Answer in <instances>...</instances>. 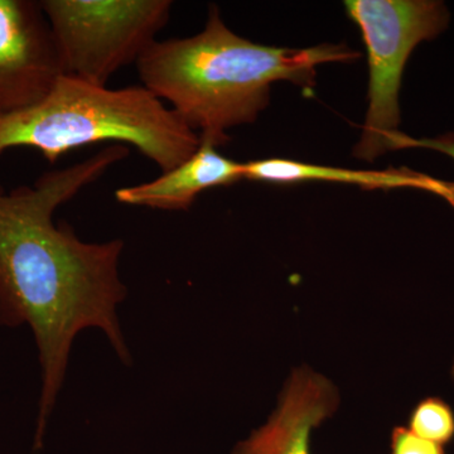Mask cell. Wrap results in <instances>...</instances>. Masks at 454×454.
Instances as JSON below:
<instances>
[{
    "instance_id": "13",
    "label": "cell",
    "mask_w": 454,
    "mask_h": 454,
    "mask_svg": "<svg viewBox=\"0 0 454 454\" xmlns=\"http://www.w3.org/2000/svg\"><path fill=\"white\" fill-rule=\"evenodd\" d=\"M453 376H454V369H453Z\"/></svg>"
},
{
    "instance_id": "6",
    "label": "cell",
    "mask_w": 454,
    "mask_h": 454,
    "mask_svg": "<svg viewBox=\"0 0 454 454\" xmlns=\"http://www.w3.org/2000/svg\"><path fill=\"white\" fill-rule=\"evenodd\" d=\"M65 74L52 29L35 0H0V114L46 97Z\"/></svg>"
},
{
    "instance_id": "12",
    "label": "cell",
    "mask_w": 454,
    "mask_h": 454,
    "mask_svg": "<svg viewBox=\"0 0 454 454\" xmlns=\"http://www.w3.org/2000/svg\"><path fill=\"white\" fill-rule=\"evenodd\" d=\"M396 149L402 148H428L441 153L450 155L454 160V138L453 137H442L437 139H414L411 137L400 133L397 136Z\"/></svg>"
},
{
    "instance_id": "3",
    "label": "cell",
    "mask_w": 454,
    "mask_h": 454,
    "mask_svg": "<svg viewBox=\"0 0 454 454\" xmlns=\"http://www.w3.org/2000/svg\"><path fill=\"white\" fill-rule=\"evenodd\" d=\"M98 143L134 146L163 173L195 153L201 138L143 85L109 89L70 74L38 103L0 114V157L31 148L53 164Z\"/></svg>"
},
{
    "instance_id": "2",
    "label": "cell",
    "mask_w": 454,
    "mask_h": 454,
    "mask_svg": "<svg viewBox=\"0 0 454 454\" xmlns=\"http://www.w3.org/2000/svg\"><path fill=\"white\" fill-rule=\"evenodd\" d=\"M356 57L342 44L286 49L254 43L227 28L219 8L211 7L201 33L157 40L136 65L145 89L168 103L201 140L220 146L229 139L227 130L255 121L274 82L312 89L319 65Z\"/></svg>"
},
{
    "instance_id": "7",
    "label": "cell",
    "mask_w": 454,
    "mask_h": 454,
    "mask_svg": "<svg viewBox=\"0 0 454 454\" xmlns=\"http://www.w3.org/2000/svg\"><path fill=\"white\" fill-rule=\"evenodd\" d=\"M337 403L330 381L310 370H297L270 420L232 454H310V432L333 413Z\"/></svg>"
},
{
    "instance_id": "9",
    "label": "cell",
    "mask_w": 454,
    "mask_h": 454,
    "mask_svg": "<svg viewBox=\"0 0 454 454\" xmlns=\"http://www.w3.org/2000/svg\"><path fill=\"white\" fill-rule=\"evenodd\" d=\"M244 179L270 182V184H298V182L324 181L357 184L372 190L415 188L443 197L454 207V184L439 181L408 168L387 170H355L337 167L318 166L286 160L267 158L243 163Z\"/></svg>"
},
{
    "instance_id": "10",
    "label": "cell",
    "mask_w": 454,
    "mask_h": 454,
    "mask_svg": "<svg viewBox=\"0 0 454 454\" xmlns=\"http://www.w3.org/2000/svg\"><path fill=\"white\" fill-rule=\"evenodd\" d=\"M408 429L418 437L446 446L454 438L453 409L439 397H427L411 411Z\"/></svg>"
},
{
    "instance_id": "1",
    "label": "cell",
    "mask_w": 454,
    "mask_h": 454,
    "mask_svg": "<svg viewBox=\"0 0 454 454\" xmlns=\"http://www.w3.org/2000/svg\"><path fill=\"white\" fill-rule=\"evenodd\" d=\"M129 154V146L110 145L31 186L8 191L0 181V325L31 328L41 366L33 453L43 448L77 334L103 331L121 363H133L116 313L128 294L119 274L124 241L85 243L53 221L59 206Z\"/></svg>"
},
{
    "instance_id": "8",
    "label": "cell",
    "mask_w": 454,
    "mask_h": 454,
    "mask_svg": "<svg viewBox=\"0 0 454 454\" xmlns=\"http://www.w3.org/2000/svg\"><path fill=\"white\" fill-rule=\"evenodd\" d=\"M241 179L243 163L230 160L217 151L216 145L201 140L199 149L184 162L153 181L119 188L115 199L122 205L184 211L203 191L230 186Z\"/></svg>"
},
{
    "instance_id": "5",
    "label": "cell",
    "mask_w": 454,
    "mask_h": 454,
    "mask_svg": "<svg viewBox=\"0 0 454 454\" xmlns=\"http://www.w3.org/2000/svg\"><path fill=\"white\" fill-rule=\"evenodd\" d=\"M65 74L106 86L137 64L170 18V0H41Z\"/></svg>"
},
{
    "instance_id": "11",
    "label": "cell",
    "mask_w": 454,
    "mask_h": 454,
    "mask_svg": "<svg viewBox=\"0 0 454 454\" xmlns=\"http://www.w3.org/2000/svg\"><path fill=\"white\" fill-rule=\"evenodd\" d=\"M391 454H446L443 446L415 435L404 427H397L391 434Z\"/></svg>"
},
{
    "instance_id": "4",
    "label": "cell",
    "mask_w": 454,
    "mask_h": 454,
    "mask_svg": "<svg viewBox=\"0 0 454 454\" xmlns=\"http://www.w3.org/2000/svg\"><path fill=\"white\" fill-rule=\"evenodd\" d=\"M348 16L360 28L369 59V110L355 157L372 162L395 151L400 131L399 91L409 57L450 23L437 0H348Z\"/></svg>"
}]
</instances>
